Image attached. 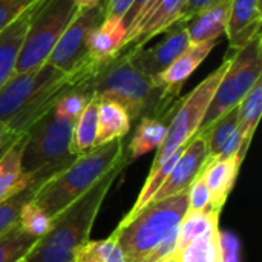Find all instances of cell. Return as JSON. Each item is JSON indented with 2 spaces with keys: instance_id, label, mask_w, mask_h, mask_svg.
<instances>
[{
  "instance_id": "1",
  "label": "cell",
  "mask_w": 262,
  "mask_h": 262,
  "mask_svg": "<svg viewBox=\"0 0 262 262\" xmlns=\"http://www.w3.org/2000/svg\"><path fill=\"white\" fill-rule=\"evenodd\" d=\"M95 100H112L121 104L132 121L143 117H157L170 121L181 97L169 94L154 77L141 72L121 51L111 61L101 64L80 88Z\"/></svg>"
},
{
  "instance_id": "2",
  "label": "cell",
  "mask_w": 262,
  "mask_h": 262,
  "mask_svg": "<svg viewBox=\"0 0 262 262\" xmlns=\"http://www.w3.org/2000/svg\"><path fill=\"white\" fill-rule=\"evenodd\" d=\"M187 212L186 192L150 201L132 216H124L112 236L126 262H157L173 253L180 223Z\"/></svg>"
},
{
  "instance_id": "3",
  "label": "cell",
  "mask_w": 262,
  "mask_h": 262,
  "mask_svg": "<svg viewBox=\"0 0 262 262\" xmlns=\"http://www.w3.org/2000/svg\"><path fill=\"white\" fill-rule=\"evenodd\" d=\"M78 83L74 75L43 63L26 72H14L0 89V123L9 132L25 134L38 118Z\"/></svg>"
},
{
  "instance_id": "4",
  "label": "cell",
  "mask_w": 262,
  "mask_h": 262,
  "mask_svg": "<svg viewBox=\"0 0 262 262\" xmlns=\"http://www.w3.org/2000/svg\"><path fill=\"white\" fill-rule=\"evenodd\" d=\"M129 163V158H124L83 196L52 218V229L46 236L37 241L32 250L25 256V261L74 262L77 252L91 241V232L103 203Z\"/></svg>"
},
{
  "instance_id": "5",
  "label": "cell",
  "mask_w": 262,
  "mask_h": 262,
  "mask_svg": "<svg viewBox=\"0 0 262 262\" xmlns=\"http://www.w3.org/2000/svg\"><path fill=\"white\" fill-rule=\"evenodd\" d=\"M124 158L127 155L123 140L94 147L45 181L35 192L34 201L51 218H55Z\"/></svg>"
},
{
  "instance_id": "6",
  "label": "cell",
  "mask_w": 262,
  "mask_h": 262,
  "mask_svg": "<svg viewBox=\"0 0 262 262\" xmlns=\"http://www.w3.org/2000/svg\"><path fill=\"white\" fill-rule=\"evenodd\" d=\"M78 12L74 0H38L31 9L14 72H26L46 63L51 51Z\"/></svg>"
},
{
  "instance_id": "7",
  "label": "cell",
  "mask_w": 262,
  "mask_h": 262,
  "mask_svg": "<svg viewBox=\"0 0 262 262\" xmlns=\"http://www.w3.org/2000/svg\"><path fill=\"white\" fill-rule=\"evenodd\" d=\"M74 123L49 111L25 132L21 169L28 175L46 170L55 175L77 157L71 152Z\"/></svg>"
},
{
  "instance_id": "8",
  "label": "cell",
  "mask_w": 262,
  "mask_h": 262,
  "mask_svg": "<svg viewBox=\"0 0 262 262\" xmlns=\"http://www.w3.org/2000/svg\"><path fill=\"white\" fill-rule=\"evenodd\" d=\"M229 61L230 57L224 58V61L213 72H210L201 83H198L184 98H180V103L169 121L166 138L157 149V155L150 169L163 164L173 152L184 147L200 132L207 107L213 98L220 80L229 66Z\"/></svg>"
},
{
  "instance_id": "9",
  "label": "cell",
  "mask_w": 262,
  "mask_h": 262,
  "mask_svg": "<svg viewBox=\"0 0 262 262\" xmlns=\"http://www.w3.org/2000/svg\"><path fill=\"white\" fill-rule=\"evenodd\" d=\"M259 78H262L261 34L252 38L246 46L236 49L230 57L229 66L220 80L200 130L206 129L216 118L236 107Z\"/></svg>"
},
{
  "instance_id": "10",
  "label": "cell",
  "mask_w": 262,
  "mask_h": 262,
  "mask_svg": "<svg viewBox=\"0 0 262 262\" xmlns=\"http://www.w3.org/2000/svg\"><path fill=\"white\" fill-rule=\"evenodd\" d=\"M103 3L91 9H81L77 14V17L72 20V23L68 26V29L63 32V35L51 51L46 63L71 75L80 72L86 80H89L95 74L86 66L88 61L86 41L89 32L104 20Z\"/></svg>"
},
{
  "instance_id": "11",
  "label": "cell",
  "mask_w": 262,
  "mask_h": 262,
  "mask_svg": "<svg viewBox=\"0 0 262 262\" xmlns=\"http://www.w3.org/2000/svg\"><path fill=\"white\" fill-rule=\"evenodd\" d=\"M184 2L186 0H149L127 29L123 51L146 46L154 37L180 21Z\"/></svg>"
},
{
  "instance_id": "12",
  "label": "cell",
  "mask_w": 262,
  "mask_h": 262,
  "mask_svg": "<svg viewBox=\"0 0 262 262\" xmlns=\"http://www.w3.org/2000/svg\"><path fill=\"white\" fill-rule=\"evenodd\" d=\"M190 45L187 28L184 21H177L163 32V38L150 48L129 49L130 58L135 66L149 77L161 74L172 61L180 57Z\"/></svg>"
},
{
  "instance_id": "13",
  "label": "cell",
  "mask_w": 262,
  "mask_h": 262,
  "mask_svg": "<svg viewBox=\"0 0 262 262\" xmlns=\"http://www.w3.org/2000/svg\"><path fill=\"white\" fill-rule=\"evenodd\" d=\"M209 158L207 144L201 134H196L184 147L175 166L169 172L167 178L157 190L150 201H160L169 196H175L187 190L190 183L198 177L203 164Z\"/></svg>"
},
{
  "instance_id": "14",
  "label": "cell",
  "mask_w": 262,
  "mask_h": 262,
  "mask_svg": "<svg viewBox=\"0 0 262 262\" xmlns=\"http://www.w3.org/2000/svg\"><path fill=\"white\" fill-rule=\"evenodd\" d=\"M126 37L127 28L121 18L104 17V20L97 25L88 35V69L95 72L101 64L117 57L124 48Z\"/></svg>"
},
{
  "instance_id": "15",
  "label": "cell",
  "mask_w": 262,
  "mask_h": 262,
  "mask_svg": "<svg viewBox=\"0 0 262 262\" xmlns=\"http://www.w3.org/2000/svg\"><path fill=\"white\" fill-rule=\"evenodd\" d=\"M243 158L236 154L226 158H207L200 170V177L210 192V206L221 212L226 206L239 175Z\"/></svg>"
},
{
  "instance_id": "16",
  "label": "cell",
  "mask_w": 262,
  "mask_h": 262,
  "mask_svg": "<svg viewBox=\"0 0 262 262\" xmlns=\"http://www.w3.org/2000/svg\"><path fill=\"white\" fill-rule=\"evenodd\" d=\"M261 0H232L224 32L230 49L236 51L261 34Z\"/></svg>"
},
{
  "instance_id": "17",
  "label": "cell",
  "mask_w": 262,
  "mask_h": 262,
  "mask_svg": "<svg viewBox=\"0 0 262 262\" xmlns=\"http://www.w3.org/2000/svg\"><path fill=\"white\" fill-rule=\"evenodd\" d=\"M198 134L204 137L210 158H226L236 154L243 160L246 158L243 154V137L238 129V106Z\"/></svg>"
},
{
  "instance_id": "18",
  "label": "cell",
  "mask_w": 262,
  "mask_h": 262,
  "mask_svg": "<svg viewBox=\"0 0 262 262\" xmlns=\"http://www.w3.org/2000/svg\"><path fill=\"white\" fill-rule=\"evenodd\" d=\"M218 43H220V40L195 43V45L190 43L187 46V49L180 57H177L175 61H172L161 74H158L155 77V80L161 86H164V89L169 94L180 97L181 89H183L184 83L187 81V78L201 66V63L209 57V54Z\"/></svg>"
},
{
  "instance_id": "19",
  "label": "cell",
  "mask_w": 262,
  "mask_h": 262,
  "mask_svg": "<svg viewBox=\"0 0 262 262\" xmlns=\"http://www.w3.org/2000/svg\"><path fill=\"white\" fill-rule=\"evenodd\" d=\"M132 126L127 111L112 100H97V140L95 147L123 140Z\"/></svg>"
},
{
  "instance_id": "20",
  "label": "cell",
  "mask_w": 262,
  "mask_h": 262,
  "mask_svg": "<svg viewBox=\"0 0 262 262\" xmlns=\"http://www.w3.org/2000/svg\"><path fill=\"white\" fill-rule=\"evenodd\" d=\"M230 2L232 0H223L186 23L187 35L192 45L221 40L226 32Z\"/></svg>"
},
{
  "instance_id": "21",
  "label": "cell",
  "mask_w": 262,
  "mask_h": 262,
  "mask_svg": "<svg viewBox=\"0 0 262 262\" xmlns=\"http://www.w3.org/2000/svg\"><path fill=\"white\" fill-rule=\"evenodd\" d=\"M23 141L25 134L18 137L0 160V203L11 198L32 181V175L25 173L21 169Z\"/></svg>"
},
{
  "instance_id": "22",
  "label": "cell",
  "mask_w": 262,
  "mask_h": 262,
  "mask_svg": "<svg viewBox=\"0 0 262 262\" xmlns=\"http://www.w3.org/2000/svg\"><path fill=\"white\" fill-rule=\"evenodd\" d=\"M31 9L32 8L23 12L15 21H12L6 29L0 32V89L14 74L15 61L29 23Z\"/></svg>"
},
{
  "instance_id": "23",
  "label": "cell",
  "mask_w": 262,
  "mask_h": 262,
  "mask_svg": "<svg viewBox=\"0 0 262 262\" xmlns=\"http://www.w3.org/2000/svg\"><path fill=\"white\" fill-rule=\"evenodd\" d=\"M169 121L157 117H143L138 120L135 134L127 146V158L132 163L134 160L144 157L146 154L157 150L167 134Z\"/></svg>"
},
{
  "instance_id": "24",
  "label": "cell",
  "mask_w": 262,
  "mask_h": 262,
  "mask_svg": "<svg viewBox=\"0 0 262 262\" xmlns=\"http://www.w3.org/2000/svg\"><path fill=\"white\" fill-rule=\"evenodd\" d=\"M220 215L218 210H187L180 223L175 250L181 249L193 241H198L213 232L220 230Z\"/></svg>"
},
{
  "instance_id": "25",
  "label": "cell",
  "mask_w": 262,
  "mask_h": 262,
  "mask_svg": "<svg viewBox=\"0 0 262 262\" xmlns=\"http://www.w3.org/2000/svg\"><path fill=\"white\" fill-rule=\"evenodd\" d=\"M262 112V78L238 104V129L243 137V154L246 157Z\"/></svg>"
},
{
  "instance_id": "26",
  "label": "cell",
  "mask_w": 262,
  "mask_h": 262,
  "mask_svg": "<svg viewBox=\"0 0 262 262\" xmlns=\"http://www.w3.org/2000/svg\"><path fill=\"white\" fill-rule=\"evenodd\" d=\"M52 175L48 172H38L32 175V181L21 189L20 192H17L15 195H12L11 198L5 200L0 203V235H3L5 232H8L9 229H12L15 224H18V218H20V212L21 207L32 201L35 196V192L38 190V187L48 181Z\"/></svg>"
},
{
  "instance_id": "27",
  "label": "cell",
  "mask_w": 262,
  "mask_h": 262,
  "mask_svg": "<svg viewBox=\"0 0 262 262\" xmlns=\"http://www.w3.org/2000/svg\"><path fill=\"white\" fill-rule=\"evenodd\" d=\"M97 140V100L92 98L72 126L71 152L78 157L95 147Z\"/></svg>"
},
{
  "instance_id": "28",
  "label": "cell",
  "mask_w": 262,
  "mask_h": 262,
  "mask_svg": "<svg viewBox=\"0 0 262 262\" xmlns=\"http://www.w3.org/2000/svg\"><path fill=\"white\" fill-rule=\"evenodd\" d=\"M173 256L178 262H223L220 250V230L173 250Z\"/></svg>"
},
{
  "instance_id": "29",
  "label": "cell",
  "mask_w": 262,
  "mask_h": 262,
  "mask_svg": "<svg viewBox=\"0 0 262 262\" xmlns=\"http://www.w3.org/2000/svg\"><path fill=\"white\" fill-rule=\"evenodd\" d=\"M38 238L28 235L18 224L0 235V262H18L32 250Z\"/></svg>"
},
{
  "instance_id": "30",
  "label": "cell",
  "mask_w": 262,
  "mask_h": 262,
  "mask_svg": "<svg viewBox=\"0 0 262 262\" xmlns=\"http://www.w3.org/2000/svg\"><path fill=\"white\" fill-rule=\"evenodd\" d=\"M18 226L34 238H43L52 229V218L32 200L21 207Z\"/></svg>"
},
{
  "instance_id": "31",
  "label": "cell",
  "mask_w": 262,
  "mask_h": 262,
  "mask_svg": "<svg viewBox=\"0 0 262 262\" xmlns=\"http://www.w3.org/2000/svg\"><path fill=\"white\" fill-rule=\"evenodd\" d=\"M94 97L86 94L84 91L80 89H71L68 91L54 106L55 114L60 117L68 118L69 121L75 123V120L80 117V114L84 111V107L91 103Z\"/></svg>"
},
{
  "instance_id": "32",
  "label": "cell",
  "mask_w": 262,
  "mask_h": 262,
  "mask_svg": "<svg viewBox=\"0 0 262 262\" xmlns=\"http://www.w3.org/2000/svg\"><path fill=\"white\" fill-rule=\"evenodd\" d=\"M84 247L101 262H126L118 243L112 235L101 241H88Z\"/></svg>"
},
{
  "instance_id": "33",
  "label": "cell",
  "mask_w": 262,
  "mask_h": 262,
  "mask_svg": "<svg viewBox=\"0 0 262 262\" xmlns=\"http://www.w3.org/2000/svg\"><path fill=\"white\" fill-rule=\"evenodd\" d=\"M186 195H187V210H196V212L213 210L210 206V192L200 175L190 183V186L186 190Z\"/></svg>"
},
{
  "instance_id": "34",
  "label": "cell",
  "mask_w": 262,
  "mask_h": 262,
  "mask_svg": "<svg viewBox=\"0 0 262 262\" xmlns=\"http://www.w3.org/2000/svg\"><path fill=\"white\" fill-rule=\"evenodd\" d=\"M37 2L38 0H0V32Z\"/></svg>"
},
{
  "instance_id": "35",
  "label": "cell",
  "mask_w": 262,
  "mask_h": 262,
  "mask_svg": "<svg viewBox=\"0 0 262 262\" xmlns=\"http://www.w3.org/2000/svg\"><path fill=\"white\" fill-rule=\"evenodd\" d=\"M220 250L223 262H241V241L235 233L220 230Z\"/></svg>"
},
{
  "instance_id": "36",
  "label": "cell",
  "mask_w": 262,
  "mask_h": 262,
  "mask_svg": "<svg viewBox=\"0 0 262 262\" xmlns=\"http://www.w3.org/2000/svg\"><path fill=\"white\" fill-rule=\"evenodd\" d=\"M223 0H186L184 6L181 9V15H180V21H190L193 17H196L198 14H201L203 11L218 5Z\"/></svg>"
},
{
  "instance_id": "37",
  "label": "cell",
  "mask_w": 262,
  "mask_h": 262,
  "mask_svg": "<svg viewBox=\"0 0 262 262\" xmlns=\"http://www.w3.org/2000/svg\"><path fill=\"white\" fill-rule=\"evenodd\" d=\"M135 0H104V17L124 18Z\"/></svg>"
},
{
  "instance_id": "38",
  "label": "cell",
  "mask_w": 262,
  "mask_h": 262,
  "mask_svg": "<svg viewBox=\"0 0 262 262\" xmlns=\"http://www.w3.org/2000/svg\"><path fill=\"white\" fill-rule=\"evenodd\" d=\"M147 2H149V0H135V2H134V5L130 6V9L127 11V14H126L124 18H123V23L126 25L127 29H129L130 25L135 21V18L140 15V12L144 9V6L147 5Z\"/></svg>"
},
{
  "instance_id": "39",
  "label": "cell",
  "mask_w": 262,
  "mask_h": 262,
  "mask_svg": "<svg viewBox=\"0 0 262 262\" xmlns=\"http://www.w3.org/2000/svg\"><path fill=\"white\" fill-rule=\"evenodd\" d=\"M74 262H101L98 258H95L84 246L77 252L75 258H74Z\"/></svg>"
},
{
  "instance_id": "40",
  "label": "cell",
  "mask_w": 262,
  "mask_h": 262,
  "mask_svg": "<svg viewBox=\"0 0 262 262\" xmlns=\"http://www.w3.org/2000/svg\"><path fill=\"white\" fill-rule=\"evenodd\" d=\"M20 135H21V134H14V132H11V134L6 137V140L0 144V160H2V157L6 154V150H8V149H9V147H11V146L18 140V137H20Z\"/></svg>"
},
{
  "instance_id": "41",
  "label": "cell",
  "mask_w": 262,
  "mask_h": 262,
  "mask_svg": "<svg viewBox=\"0 0 262 262\" xmlns=\"http://www.w3.org/2000/svg\"><path fill=\"white\" fill-rule=\"evenodd\" d=\"M77 8L81 11V9H91V8H95L98 5H101L104 0H74Z\"/></svg>"
},
{
  "instance_id": "42",
  "label": "cell",
  "mask_w": 262,
  "mask_h": 262,
  "mask_svg": "<svg viewBox=\"0 0 262 262\" xmlns=\"http://www.w3.org/2000/svg\"><path fill=\"white\" fill-rule=\"evenodd\" d=\"M9 134H11V132H9L8 129H6V126L0 123V144H2V143H3V141L6 140V137H8Z\"/></svg>"
},
{
  "instance_id": "43",
  "label": "cell",
  "mask_w": 262,
  "mask_h": 262,
  "mask_svg": "<svg viewBox=\"0 0 262 262\" xmlns=\"http://www.w3.org/2000/svg\"><path fill=\"white\" fill-rule=\"evenodd\" d=\"M157 262H178V261H177V258L173 256V253H170V255H167V256L161 258L160 261H157Z\"/></svg>"
},
{
  "instance_id": "44",
  "label": "cell",
  "mask_w": 262,
  "mask_h": 262,
  "mask_svg": "<svg viewBox=\"0 0 262 262\" xmlns=\"http://www.w3.org/2000/svg\"><path fill=\"white\" fill-rule=\"evenodd\" d=\"M18 262H26V261H25V259H21V261H18Z\"/></svg>"
},
{
  "instance_id": "45",
  "label": "cell",
  "mask_w": 262,
  "mask_h": 262,
  "mask_svg": "<svg viewBox=\"0 0 262 262\" xmlns=\"http://www.w3.org/2000/svg\"><path fill=\"white\" fill-rule=\"evenodd\" d=\"M144 262H149V261H144Z\"/></svg>"
}]
</instances>
